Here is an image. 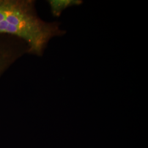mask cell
Returning a JSON list of instances; mask_svg holds the SVG:
<instances>
[{
	"mask_svg": "<svg viewBox=\"0 0 148 148\" xmlns=\"http://www.w3.org/2000/svg\"><path fill=\"white\" fill-rule=\"evenodd\" d=\"M27 53H29V48L22 40L10 35H0V77Z\"/></svg>",
	"mask_w": 148,
	"mask_h": 148,
	"instance_id": "2",
	"label": "cell"
},
{
	"mask_svg": "<svg viewBox=\"0 0 148 148\" xmlns=\"http://www.w3.org/2000/svg\"><path fill=\"white\" fill-rule=\"evenodd\" d=\"M35 5L33 0H0V35L21 39L26 43L29 53L41 56L52 38L66 32L58 21L42 19Z\"/></svg>",
	"mask_w": 148,
	"mask_h": 148,
	"instance_id": "1",
	"label": "cell"
},
{
	"mask_svg": "<svg viewBox=\"0 0 148 148\" xmlns=\"http://www.w3.org/2000/svg\"><path fill=\"white\" fill-rule=\"evenodd\" d=\"M48 3L53 16L58 18L64 10L69 7L81 5V0H49Z\"/></svg>",
	"mask_w": 148,
	"mask_h": 148,
	"instance_id": "3",
	"label": "cell"
}]
</instances>
